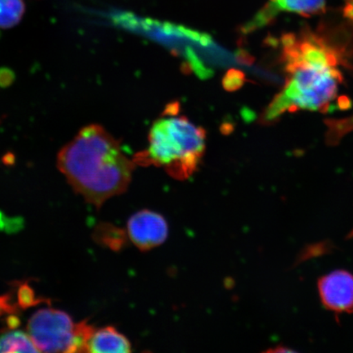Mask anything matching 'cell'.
I'll use <instances>...</instances> for the list:
<instances>
[{
	"label": "cell",
	"mask_w": 353,
	"mask_h": 353,
	"mask_svg": "<svg viewBox=\"0 0 353 353\" xmlns=\"http://www.w3.org/2000/svg\"><path fill=\"white\" fill-rule=\"evenodd\" d=\"M17 305L20 309H26L42 302H46V299H38L35 295L33 289L30 287L28 282L20 283L17 287Z\"/></svg>",
	"instance_id": "7c38bea8"
},
{
	"label": "cell",
	"mask_w": 353,
	"mask_h": 353,
	"mask_svg": "<svg viewBox=\"0 0 353 353\" xmlns=\"http://www.w3.org/2000/svg\"><path fill=\"white\" fill-rule=\"evenodd\" d=\"M39 352L30 335L22 331H8L0 335V353Z\"/></svg>",
	"instance_id": "9c48e42d"
},
{
	"label": "cell",
	"mask_w": 353,
	"mask_h": 353,
	"mask_svg": "<svg viewBox=\"0 0 353 353\" xmlns=\"http://www.w3.org/2000/svg\"><path fill=\"white\" fill-rule=\"evenodd\" d=\"M342 15L353 23V0H343Z\"/></svg>",
	"instance_id": "e0dca14e"
},
{
	"label": "cell",
	"mask_w": 353,
	"mask_h": 353,
	"mask_svg": "<svg viewBox=\"0 0 353 353\" xmlns=\"http://www.w3.org/2000/svg\"><path fill=\"white\" fill-rule=\"evenodd\" d=\"M281 12L310 17L326 12L325 0H268L254 19L260 26L269 25Z\"/></svg>",
	"instance_id": "52a82bcc"
},
{
	"label": "cell",
	"mask_w": 353,
	"mask_h": 353,
	"mask_svg": "<svg viewBox=\"0 0 353 353\" xmlns=\"http://www.w3.org/2000/svg\"><path fill=\"white\" fill-rule=\"evenodd\" d=\"M267 352H277V353L294 352H295V350H290V348L286 347L285 346H283V345H279V346H276L275 348H272V350H269Z\"/></svg>",
	"instance_id": "d6986e66"
},
{
	"label": "cell",
	"mask_w": 353,
	"mask_h": 353,
	"mask_svg": "<svg viewBox=\"0 0 353 353\" xmlns=\"http://www.w3.org/2000/svg\"><path fill=\"white\" fill-rule=\"evenodd\" d=\"M25 12L24 0H0V28H14L20 23Z\"/></svg>",
	"instance_id": "30bf717a"
},
{
	"label": "cell",
	"mask_w": 353,
	"mask_h": 353,
	"mask_svg": "<svg viewBox=\"0 0 353 353\" xmlns=\"http://www.w3.org/2000/svg\"><path fill=\"white\" fill-rule=\"evenodd\" d=\"M19 307L12 301L11 294L0 295V316L6 314H16Z\"/></svg>",
	"instance_id": "5bb4252c"
},
{
	"label": "cell",
	"mask_w": 353,
	"mask_h": 353,
	"mask_svg": "<svg viewBox=\"0 0 353 353\" xmlns=\"http://www.w3.org/2000/svg\"><path fill=\"white\" fill-rule=\"evenodd\" d=\"M15 79V73L13 70L7 68H0V88H6L11 86Z\"/></svg>",
	"instance_id": "9a60e30c"
},
{
	"label": "cell",
	"mask_w": 353,
	"mask_h": 353,
	"mask_svg": "<svg viewBox=\"0 0 353 353\" xmlns=\"http://www.w3.org/2000/svg\"><path fill=\"white\" fill-rule=\"evenodd\" d=\"M333 245L329 241H322L314 243V244L308 245L303 248L297 259V264L307 261L308 259L319 257L330 253L333 249Z\"/></svg>",
	"instance_id": "4fadbf2b"
},
{
	"label": "cell",
	"mask_w": 353,
	"mask_h": 353,
	"mask_svg": "<svg viewBox=\"0 0 353 353\" xmlns=\"http://www.w3.org/2000/svg\"><path fill=\"white\" fill-rule=\"evenodd\" d=\"M130 240L141 250H150L162 244L168 236V224L161 214L142 210L128 222Z\"/></svg>",
	"instance_id": "8992f818"
},
{
	"label": "cell",
	"mask_w": 353,
	"mask_h": 353,
	"mask_svg": "<svg viewBox=\"0 0 353 353\" xmlns=\"http://www.w3.org/2000/svg\"><path fill=\"white\" fill-rule=\"evenodd\" d=\"M347 239H351V238H353V229L348 234L347 236Z\"/></svg>",
	"instance_id": "44dd1931"
},
{
	"label": "cell",
	"mask_w": 353,
	"mask_h": 353,
	"mask_svg": "<svg viewBox=\"0 0 353 353\" xmlns=\"http://www.w3.org/2000/svg\"><path fill=\"white\" fill-rule=\"evenodd\" d=\"M28 330L39 352H85L94 329L86 321L74 323L65 312L43 308L30 317Z\"/></svg>",
	"instance_id": "277c9868"
},
{
	"label": "cell",
	"mask_w": 353,
	"mask_h": 353,
	"mask_svg": "<svg viewBox=\"0 0 353 353\" xmlns=\"http://www.w3.org/2000/svg\"><path fill=\"white\" fill-rule=\"evenodd\" d=\"M245 81V77L240 72H233L229 76V90H237L243 85Z\"/></svg>",
	"instance_id": "2e32d148"
},
{
	"label": "cell",
	"mask_w": 353,
	"mask_h": 353,
	"mask_svg": "<svg viewBox=\"0 0 353 353\" xmlns=\"http://www.w3.org/2000/svg\"><path fill=\"white\" fill-rule=\"evenodd\" d=\"M285 70L290 77L281 92L290 101V112L299 110L329 112L330 101L337 95L338 85L343 81L341 70L316 68L304 63L286 65Z\"/></svg>",
	"instance_id": "3957f363"
},
{
	"label": "cell",
	"mask_w": 353,
	"mask_h": 353,
	"mask_svg": "<svg viewBox=\"0 0 353 353\" xmlns=\"http://www.w3.org/2000/svg\"><path fill=\"white\" fill-rule=\"evenodd\" d=\"M57 164L74 191L99 209L126 191L134 170L118 141L99 125L79 130L60 150Z\"/></svg>",
	"instance_id": "6da1fadb"
},
{
	"label": "cell",
	"mask_w": 353,
	"mask_h": 353,
	"mask_svg": "<svg viewBox=\"0 0 353 353\" xmlns=\"http://www.w3.org/2000/svg\"><path fill=\"white\" fill-rule=\"evenodd\" d=\"M338 108L341 110H347L352 108V101L346 95L339 97L337 101Z\"/></svg>",
	"instance_id": "ac0fdd59"
},
{
	"label": "cell",
	"mask_w": 353,
	"mask_h": 353,
	"mask_svg": "<svg viewBox=\"0 0 353 353\" xmlns=\"http://www.w3.org/2000/svg\"><path fill=\"white\" fill-rule=\"evenodd\" d=\"M328 127L326 139L329 145H336L348 132L353 131V117L343 120L325 121Z\"/></svg>",
	"instance_id": "8fae6325"
},
{
	"label": "cell",
	"mask_w": 353,
	"mask_h": 353,
	"mask_svg": "<svg viewBox=\"0 0 353 353\" xmlns=\"http://www.w3.org/2000/svg\"><path fill=\"white\" fill-rule=\"evenodd\" d=\"M322 304L335 314L353 313V274L336 270L321 276L317 283Z\"/></svg>",
	"instance_id": "5b68a950"
},
{
	"label": "cell",
	"mask_w": 353,
	"mask_h": 353,
	"mask_svg": "<svg viewBox=\"0 0 353 353\" xmlns=\"http://www.w3.org/2000/svg\"><path fill=\"white\" fill-rule=\"evenodd\" d=\"M205 132L187 117L169 116L153 123L148 137L149 147L134 161L140 165L165 168L178 179L191 176L205 152Z\"/></svg>",
	"instance_id": "7a4b0ae2"
},
{
	"label": "cell",
	"mask_w": 353,
	"mask_h": 353,
	"mask_svg": "<svg viewBox=\"0 0 353 353\" xmlns=\"http://www.w3.org/2000/svg\"><path fill=\"white\" fill-rule=\"evenodd\" d=\"M131 352V344L125 335L108 326L92 332L88 339L86 352L127 353Z\"/></svg>",
	"instance_id": "ba28073f"
},
{
	"label": "cell",
	"mask_w": 353,
	"mask_h": 353,
	"mask_svg": "<svg viewBox=\"0 0 353 353\" xmlns=\"http://www.w3.org/2000/svg\"><path fill=\"white\" fill-rule=\"evenodd\" d=\"M14 156L12 153H8L6 157H3V161L6 164H13L14 163Z\"/></svg>",
	"instance_id": "ffe728a7"
}]
</instances>
